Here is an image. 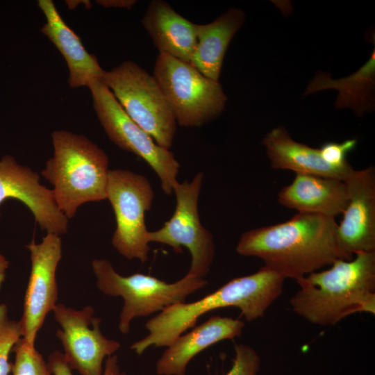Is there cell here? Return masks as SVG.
<instances>
[{
  "mask_svg": "<svg viewBox=\"0 0 375 375\" xmlns=\"http://www.w3.org/2000/svg\"><path fill=\"white\" fill-rule=\"evenodd\" d=\"M357 144L356 139H349L341 143L328 142L319 149L323 160L334 167H344L350 165L347 160V153Z\"/></svg>",
  "mask_w": 375,
  "mask_h": 375,
  "instance_id": "obj_26",
  "label": "cell"
},
{
  "mask_svg": "<svg viewBox=\"0 0 375 375\" xmlns=\"http://www.w3.org/2000/svg\"><path fill=\"white\" fill-rule=\"evenodd\" d=\"M106 199L116 219L112 244L128 260L145 262L150 251L145 213L151 209L154 199L149 181L129 170L110 169Z\"/></svg>",
  "mask_w": 375,
  "mask_h": 375,
  "instance_id": "obj_8",
  "label": "cell"
},
{
  "mask_svg": "<svg viewBox=\"0 0 375 375\" xmlns=\"http://www.w3.org/2000/svg\"><path fill=\"white\" fill-rule=\"evenodd\" d=\"M10 199L24 204L42 230L58 235L67 232L68 219L58 207L52 190L40 183L38 173L5 155L0 160V206Z\"/></svg>",
  "mask_w": 375,
  "mask_h": 375,
  "instance_id": "obj_14",
  "label": "cell"
},
{
  "mask_svg": "<svg viewBox=\"0 0 375 375\" xmlns=\"http://www.w3.org/2000/svg\"><path fill=\"white\" fill-rule=\"evenodd\" d=\"M92 267L98 289L104 294L121 297L124 300L118 324L123 334L129 332L133 319L150 316L173 304L185 302L188 297L208 284L203 278L188 275L174 283L141 273L125 276L106 259L93 260Z\"/></svg>",
  "mask_w": 375,
  "mask_h": 375,
  "instance_id": "obj_5",
  "label": "cell"
},
{
  "mask_svg": "<svg viewBox=\"0 0 375 375\" xmlns=\"http://www.w3.org/2000/svg\"><path fill=\"white\" fill-rule=\"evenodd\" d=\"M52 311L61 327L56 334L71 369L81 375H102L105 358L114 355L121 344L103 335L101 319L94 317V308L75 310L57 303Z\"/></svg>",
  "mask_w": 375,
  "mask_h": 375,
  "instance_id": "obj_11",
  "label": "cell"
},
{
  "mask_svg": "<svg viewBox=\"0 0 375 375\" xmlns=\"http://www.w3.org/2000/svg\"><path fill=\"white\" fill-rule=\"evenodd\" d=\"M39 8L46 18L41 32L55 45L65 58L68 69V83L71 88L86 86L99 80L103 70L94 54L85 49L80 38L60 15L51 0H39Z\"/></svg>",
  "mask_w": 375,
  "mask_h": 375,
  "instance_id": "obj_16",
  "label": "cell"
},
{
  "mask_svg": "<svg viewBox=\"0 0 375 375\" xmlns=\"http://www.w3.org/2000/svg\"><path fill=\"white\" fill-rule=\"evenodd\" d=\"M51 139L53 156L41 174L53 186L59 209L71 219L80 206L106 199L109 159L84 135L57 130Z\"/></svg>",
  "mask_w": 375,
  "mask_h": 375,
  "instance_id": "obj_4",
  "label": "cell"
},
{
  "mask_svg": "<svg viewBox=\"0 0 375 375\" xmlns=\"http://www.w3.org/2000/svg\"><path fill=\"white\" fill-rule=\"evenodd\" d=\"M99 81L113 94L128 116L160 147L169 149L176 122L160 86L152 75L135 62L126 60Z\"/></svg>",
  "mask_w": 375,
  "mask_h": 375,
  "instance_id": "obj_6",
  "label": "cell"
},
{
  "mask_svg": "<svg viewBox=\"0 0 375 375\" xmlns=\"http://www.w3.org/2000/svg\"><path fill=\"white\" fill-rule=\"evenodd\" d=\"M348 201L344 181L304 174H296L278 194V203L286 208L333 217L344 212Z\"/></svg>",
  "mask_w": 375,
  "mask_h": 375,
  "instance_id": "obj_17",
  "label": "cell"
},
{
  "mask_svg": "<svg viewBox=\"0 0 375 375\" xmlns=\"http://www.w3.org/2000/svg\"><path fill=\"white\" fill-rule=\"evenodd\" d=\"M9 266V261L0 253V290L6 278V270Z\"/></svg>",
  "mask_w": 375,
  "mask_h": 375,
  "instance_id": "obj_28",
  "label": "cell"
},
{
  "mask_svg": "<svg viewBox=\"0 0 375 375\" xmlns=\"http://www.w3.org/2000/svg\"><path fill=\"white\" fill-rule=\"evenodd\" d=\"M337 228L333 217L298 212L283 223L244 232L235 250L297 281L337 260L353 259L340 247Z\"/></svg>",
  "mask_w": 375,
  "mask_h": 375,
  "instance_id": "obj_1",
  "label": "cell"
},
{
  "mask_svg": "<svg viewBox=\"0 0 375 375\" xmlns=\"http://www.w3.org/2000/svg\"><path fill=\"white\" fill-rule=\"evenodd\" d=\"M271 166L275 169L293 171L344 181L353 169L351 165L334 167L326 162L319 149L312 148L292 139L283 126L273 128L263 138Z\"/></svg>",
  "mask_w": 375,
  "mask_h": 375,
  "instance_id": "obj_19",
  "label": "cell"
},
{
  "mask_svg": "<svg viewBox=\"0 0 375 375\" xmlns=\"http://www.w3.org/2000/svg\"><path fill=\"white\" fill-rule=\"evenodd\" d=\"M203 174L197 173L192 181L179 183L173 187L176 208L171 218L156 231H149V242L171 247L175 253H182L183 247L191 254V264L186 275L203 278L210 272L215 252L210 232L201 224L198 201Z\"/></svg>",
  "mask_w": 375,
  "mask_h": 375,
  "instance_id": "obj_10",
  "label": "cell"
},
{
  "mask_svg": "<svg viewBox=\"0 0 375 375\" xmlns=\"http://www.w3.org/2000/svg\"><path fill=\"white\" fill-rule=\"evenodd\" d=\"M52 375H74L65 360L64 355L59 351L51 353L47 362ZM102 375H128L121 370L118 365V358L114 354L106 359Z\"/></svg>",
  "mask_w": 375,
  "mask_h": 375,
  "instance_id": "obj_25",
  "label": "cell"
},
{
  "mask_svg": "<svg viewBox=\"0 0 375 375\" xmlns=\"http://www.w3.org/2000/svg\"><path fill=\"white\" fill-rule=\"evenodd\" d=\"M152 76L180 126H201L224 108L227 97L219 81L206 77L191 63L159 53Z\"/></svg>",
  "mask_w": 375,
  "mask_h": 375,
  "instance_id": "obj_7",
  "label": "cell"
},
{
  "mask_svg": "<svg viewBox=\"0 0 375 375\" xmlns=\"http://www.w3.org/2000/svg\"><path fill=\"white\" fill-rule=\"evenodd\" d=\"M244 322L215 315L174 340L156 362L158 375H186L189 362L202 351L225 340L240 337Z\"/></svg>",
  "mask_w": 375,
  "mask_h": 375,
  "instance_id": "obj_15",
  "label": "cell"
},
{
  "mask_svg": "<svg viewBox=\"0 0 375 375\" xmlns=\"http://www.w3.org/2000/svg\"><path fill=\"white\" fill-rule=\"evenodd\" d=\"M355 254L297 281L299 290L290 299L292 310L322 326L356 312L375 315V251Z\"/></svg>",
  "mask_w": 375,
  "mask_h": 375,
  "instance_id": "obj_3",
  "label": "cell"
},
{
  "mask_svg": "<svg viewBox=\"0 0 375 375\" xmlns=\"http://www.w3.org/2000/svg\"><path fill=\"white\" fill-rule=\"evenodd\" d=\"M102 6L106 7H115L120 8L131 9L136 3L134 0H124V1H100Z\"/></svg>",
  "mask_w": 375,
  "mask_h": 375,
  "instance_id": "obj_27",
  "label": "cell"
},
{
  "mask_svg": "<svg viewBox=\"0 0 375 375\" xmlns=\"http://www.w3.org/2000/svg\"><path fill=\"white\" fill-rule=\"evenodd\" d=\"M244 13L230 8L205 24H197V44L190 63L208 78L218 81L228 44L244 21Z\"/></svg>",
  "mask_w": 375,
  "mask_h": 375,
  "instance_id": "obj_20",
  "label": "cell"
},
{
  "mask_svg": "<svg viewBox=\"0 0 375 375\" xmlns=\"http://www.w3.org/2000/svg\"><path fill=\"white\" fill-rule=\"evenodd\" d=\"M374 49L367 62L355 73L347 77L332 79L330 75L318 72L308 85L305 94L326 89H336L338 90V96L335 106L338 108H351L356 115H362L374 105Z\"/></svg>",
  "mask_w": 375,
  "mask_h": 375,
  "instance_id": "obj_21",
  "label": "cell"
},
{
  "mask_svg": "<svg viewBox=\"0 0 375 375\" xmlns=\"http://www.w3.org/2000/svg\"><path fill=\"white\" fill-rule=\"evenodd\" d=\"M285 279L264 265L253 274L231 279L199 300L173 304L147 322L148 335L133 343L131 349L140 356L151 346L166 347L194 327L203 315L219 308H238L247 322L260 318L281 294Z\"/></svg>",
  "mask_w": 375,
  "mask_h": 375,
  "instance_id": "obj_2",
  "label": "cell"
},
{
  "mask_svg": "<svg viewBox=\"0 0 375 375\" xmlns=\"http://www.w3.org/2000/svg\"><path fill=\"white\" fill-rule=\"evenodd\" d=\"M234 349L232 367L225 375H258L261 360L257 351L245 344H235Z\"/></svg>",
  "mask_w": 375,
  "mask_h": 375,
  "instance_id": "obj_24",
  "label": "cell"
},
{
  "mask_svg": "<svg viewBox=\"0 0 375 375\" xmlns=\"http://www.w3.org/2000/svg\"><path fill=\"white\" fill-rule=\"evenodd\" d=\"M88 88L96 115L109 139L119 148L144 160L158 176L163 192L173 193L180 167L174 153L159 146L133 122L99 80L92 81Z\"/></svg>",
  "mask_w": 375,
  "mask_h": 375,
  "instance_id": "obj_9",
  "label": "cell"
},
{
  "mask_svg": "<svg viewBox=\"0 0 375 375\" xmlns=\"http://www.w3.org/2000/svg\"><path fill=\"white\" fill-rule=\"evenodd\" d=\"M344 182L349 201L338 224V244L352 256L375 251V169H353Z\"/></svg>",
  "mask_w": 375,
  "mask_h": 375,
  "instance_id": "obj_13",
  "label": "cell"
},
{
  "mask_svg": "<svg viewBox=\"0 0 375 375\" xmlns=\"http://www.w3.org/2000/svg\"><path fill=\"white\" fill-rule=\"evenodd\" d=\"M22 338L20 320L10 319L5 303H0V375H10L12 364L9 361L10 353Z\"/></svg>",
  "mask_w": 375,
  "mask_h": 375,
  "instance_id": "obj_22",
  "label": "cell"
},
{
  "mask_svg": "<svg viewBox=\"0 0 375 375\" xmlns=\"http://www.w3.org/2000/svg\"><path fill=\"white\" fill-rule=\"evenodd\" d=\"M12 351L15 354L11 372L12 375H52L42 355L22 338Z\"/></svg>",
  "mask_w": 375,
  "mask_h": 375,
  "instance_id": "obj_23",
  "label": "cell"
},
{
  "mask_svg": "<svg viewBox=\"0 0 375 375\" xmlns=\"http://www.w3.org/2000/svg\"><path fill=\"white\" fill-rule=\"evenodd\" d=\"M30 252L31 272L20 319L22 338L31 347L47 315L57 304L58 289L56 269L62 257L60 235L47 233L40 243L33 240L26 245Z\"/></svg>",
  "mask_w": 375,
  "mask_h": 375,
  "instance_id": "obj_12",
  "label": "cell"
},
{
  "mask_svg": "<svg viewBox=\"0 0 375 375\" xmlns=\"http://www.w3.org/2000/svg\"><path fill=\"white\" fill-rule=\"evenodd\" d=\"M141 22L159 53L190 63L197 44V24L162 0L151 1Z\"/></svg>",
  "mask_w": 375,
  "mask_h": 375,
  "instance_id": "obj_18",
  "label": "cell"
}]
</instances>
